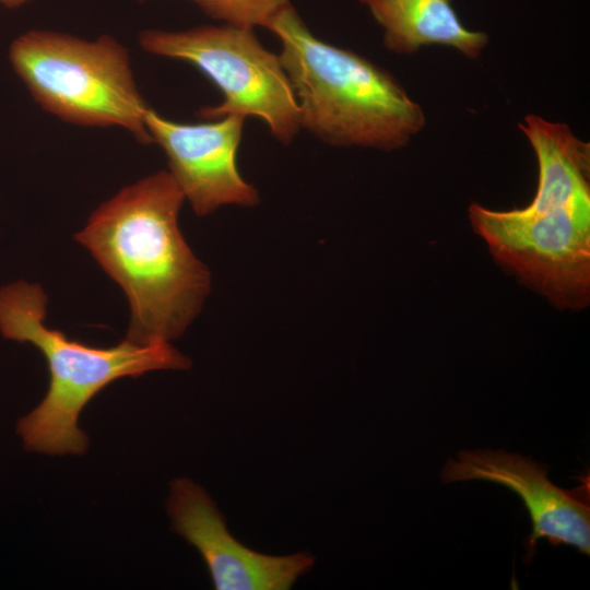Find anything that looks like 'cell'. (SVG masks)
Wrapping results in <instances>:
<instances>
[{"mask_svg": "<svg viewBox=\"0 0 590 590\" xmlns=\"http://www.w3.org/2000/svg\"><path fill=\"white\" fill-rule=\"evenodd\" d=\"M539 166L536 193L521 209L477 203L468 213L495 261L560 309L590 304V144L536 115L519 123Z\"/></svg>", "mask_w": 590, "mask_h": 590, "instance_id": "1", "label": "cell"}, {"mask_svg": "<svg viewBox=\"0 0 590 590\" xmlns=\"http://www.w3.org/2000/svg\"><path fill=\"white\" fill-rule=\"evenodd\" d=\"M184 200L172 174L161 170L104 202L74 236L123 290L132 343L179 338L209 294V270L179 229Z\"/></svg>", "mask_w": 590, "mask_h": 590, "instance_id": "2", "label": "cell"}, {"mask_svg": "<svg viewBox=\"0 0 590 590\" xmlns=\"http://www.w3.org/2000/svg\"><path fill=\"white\" fill-rule=\"evenodd\" d=\"M297 99L299 126L333 146L385 151L410 143L425 115L387 70L316 37L293 5L268 27Z\"/></svg>", "mask_w": 590, "mask_h": 590, "instance_id": "3", "label": "cell"}, {"mask_svg": "<svg viewBox=\"0 0 590 590\" xmlns=\"http://www.w3.org/2000/svg\"><path fill=\"white\" fill-rule=\"evenodd\" d=\"M47 296L38 284L17 281L0 288V332L28 342L47 361L50 382L43 401L22 417L16 430L25 449L50 456L82 455L87 436L78 426L81 411L116 379L157 369H187L191 362L170 343L139 345L127 339L94 347L45 326Z\"/></svg>", "mask_w": 590, "mask_h": 590, "instance_id": "4", "label": "cell"}, {"mask_svg": "<svg viewBox=\"0 0 590 590\" xmlns=\"http://www.w3.org/2000/svg\"><path fill=\"white\" fill-rule=\"evenodd\" d=\"M9 59L46 111L80 126L121 127L139 143H153L128 49L111 36L28 31L12 42Z\"/></svg>", "mask_w": 590, "mask_h": 590, "instance_id": "5", "label": "cell"}, {"mask_svg": "<svg viewBox=\"0 0 590 590\" xmlns=\"http://www.w3.org/2000/svg\"><path fill=\"white\" fill-rule=\"evenodd\" d=\"M139 44L149 54L189 62L217 86L222 102L201 108L200 117L253 116L284 144L300 130L291 81L279 56L261 45L253 28L224 24L185 31L145 30Z\"/></svg>", "mask_w": 590, "mask_h": 590, "instance_id": "6", "label": "cell"}, {"mask_svg": "<svg viewBox=\"0 0 590 590\" xmlns=\"http://www.w3.org/2000/svg\"><path fill=\"white\" fill-rule=\"evenodd\" d=\"M245 119L227 115L206 122L182 123L150 107L145 113L153 143L165 152L168 172L199 216L222 205L255 206L259 202L258 190L237 168Z\"/></svg>", "mask_w": 590, "mask_h": 590, "instance_id": "7", "label": "cell"}, {"mask_svg": "<svg viewBox=\"0 0 590 590\" xmlns=\"http://www.w3.org/2000/svg\"><path fill=\"white\" fill-rule=\"evenodd\" d=\"M166 507L173 531L198 550L217 590H286L315 564L306 552L275 556L244 545L209 494L190 479L172 481Z\"/></svg>", "mask_w": 590, "mask_h": 590, "instance_id": "8", "label": "cell"}, {"mask_svg": "<svg viewBox=\"0 0 590 590\" xmlns=\"http://www.w3.org/2000/svg\"><path fill=\"white\" fill-rule=\"evenodd\" d=\"M548 467L503 450H463L449 458L440 477L444 483L482 480L516 493L528 510L532 532L526 545L530 559L540 539L552 545L590 551L589 482L580 488L563 489L547 477Z\"/></svg>", "mask_w": 590, "mask_h": 590, "instance_id": "9", "label": "cell"}, {"mask_svg": "<svg viewBox=\"0 0 590 590\" xmlns=\"http://www.w3.org/2000/svg\"><path fill=\"white\" fill-rule=\"evenodd\" d=\"M381 26L387 50L413 55L425 46L441 45L476 59L488 44L484 32L463 25L451 0H358Z\"/></svg>", "mask_w": 590, "mask_h": 590, "instance_id": "10", "label": "cell"}, {"mask_svg": "<svg viewBox=\"0 0 590 590\" xmlns=\"http://www.w3.org/2000/svg\"><path fill=\"white\" fill-rule=\"evenodd\" d=\"M144 1V0H138ZM206 15L239 27L268 30L271 22L287 7L290 0H189Z\"/></svg>", "mask_w": 590, "mask_h": 590, "instance_id": "11", "label": "cell"}, {"mask_svg": "<svg viewBox=\"0 0 590 590\" xmlns=\"http://www.w3.org/2000/svg\"><path fill=\"white\" fill-rule=\"evenodd\" d=\"M31 0H0V3L8 8H16L23 5Z\"/></svg>", "mask_w": 590, "mask_h": 590, "instance_id": "12", "label": "cell"}]
</instances>
